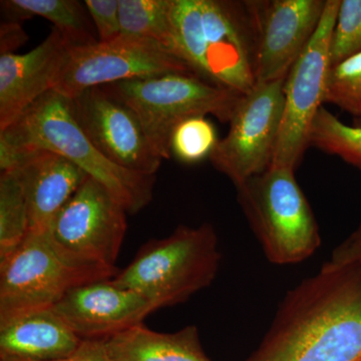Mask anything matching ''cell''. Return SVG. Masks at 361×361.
Wrapping results in <instances>:
<instances>
[{"label":"cell","instance_id":"1","mask_svg":"<svg viewBox=\"0 0 361 361\" xmlns=\"http://www.w3.org/2000/svg\"><path fill=\"white\" fill-rule=\"evenodd\" d=\"M245 361H361V265H323L285 295Z\"/></svg>","mask_w":361,"mask_h":361},{"label":"cell","instance_id":"2","mask_svg":"<svg viewBox=\"0 0 361 361\" xmlns=\"http://www.w3.org/2000/svg\"><path fill=\"white\" fill-rule=\"evenodd\" d=\"M49 151L65 157L103 185L128 214H137L153 198L155 176L130 172L111 163L80 128L70 97L51 90L6 130H0V167L18 154Z\"/></svg>","mask_w":361,"mask_h":361},{"label":"cell","instance_id":"3","mask_svg":"<svg viewBox=\"0 0 361 361\" xmlns=\"http://www.w3.org/2000/svg\"><path fill=\"white\" fill-rule=\"evenodd\" d=\"M172 54L192 73L244 96L256 85L254 35L245 2L172 0Z\"/></svg>","mask_w":361,"mask_h":361},{"label":"cell","instance_id":"4","mask_svg":"<svg viewBox=\"0 0 361 361\" xmlns=\"http://www.w3.org/2000/svg\"><path fill=\"white\" fill-rule=\"evenodd\" d=\"M215 229L180 225L170 236L142 245L111 281L145 297L157 310L185 302L215 280L221 262Z\"/></svg>","mask_w":361,"mask_h":361},{"label":"cell","instance_id":"5","mask_svg":"<svg viewBox=\"0 0 361 361\" xmlns=\"http://www.w3.org/2000/svg\"><path fill=\"white\" fill-rule=\"evenodd\" d=\"M294 173L270 167L236 187L240 206L273 264L302 262L322 244L314 214Z\"/></svg>","mask_w":361,"mask_h":361},{"label":"cell","instance_id":"6","mask_svg":"<svg viewBox=\"0 0 361 361\" xmlns=\"http://www.w3.org/2000/svg\"><path fill=\"white\" fill-rule=\"evenodd\" d=\"M118 272L71 257L47 231H30L16 250L0 261V324L49 310L75 287L111 279Z\"/></svg>","mask_w":361,"mask_h":361},{"label":"cell","instance_id":"7","mask_svg":"<svg viewBox=\"0 0 361 361\" xmlns=\"http://www.w3.org/2000/svg\"><path fill=\"white\" fill-rule=\"evenodd\" d=\"M101 87L134 111L163 160L171 158V135L177 125L207 115L229 123L242 97L194 73H168Z\"/></svg>","mask_w":361,"mask_h":361},{"label":"cell","instance_id":"8","mask_svg":"<svg viewBox=\"0 0 361 361\" xmlns=\"http://www.w3.org/2000/svg\"><path fill=\"white\" fill-rule=\"evenodd\" d=\"M339 6L341 0H327L317 30L285 78L283 116L271 167L295 170L310 146L313 121L324 103Z\"/></svg>","mask_w":361,"mask_h":361},{"label":"cell","instance_id":"9","mask_svg":"<svg viewBox=\"0 0 361 361\" xmlns=\"http://www.w3.org/2000/svg\"><path fill=\"white\" fill-rule=\"evenodd\" d=\"M285 78L257 82L237 104L228 134L219 140L211 163L235 187L271 167L284 111Z\"/></svg>","mask_w":361,"mask_h":361},{"label":"cell","instance_id":"10","mask_svg":"<svg viewBox=\"0 0 361 361\" xmlns=\"http://www.w3.org/2000/svg\"><path fill=\"white\" fill-rule=\"evenodd\" d=\"M168 73H193L158 42L121 35L108 42L71 47L52 90L73 99L92 87Z\"/></svg>","mask_w":361,"mask_h":361},{"label":"cell","instance_id":"11","mask_svg":"<svg viewBox=\"0 0 361 361\" xmlns=\"http://www.w3.org/2000/svg\"><path fill=\"white\" fill-rule=\"evenodd\" d=\"M127 214L120 202L89 176L47 232L71 257L87 264L116 268L127 232Z\"/></svg>","mask_w":361,"mask_h":361},{"label":"cell","instance_id":"12","mask_svg":"<svg viewBox=\"0 0 361 361\" xmlns=\"http://www.w3.org/2000/svg\"><path fill=\"white\" fill-rule=\"evenodd\" d=\"M326 1H244L253 30L256 84L286 78L317 30Z\"/></svg>","mask_w":361,"mask_h":361},{"label":"cell","instance_id":"13","mask_svg":"<svg viewBox=\"0 0 361 361\" xmlns=\"http://www.w3.org/2000/svg\"><path fill=\"white\" fill-rule=\"evenodd\" d=\"M71 99L80 128L108 160L137 174L155 176L163 159L134 111L101 87L85 90Z\"/></svg>","mask_w":361,"mask_h":361},{"label":"cell","instance_id":"14","mask_svg":"<svg viewBox=\"0 0 361 361\" xmlns=\"http://www.w3.org/2000/svg\"><path fill=\"white\" fill-rule=\"evenodd\" d=\"M52 310L82 341H106L142 324L157 310L145 297L111 279L75 287Z\"/></svg>","mask_w":361,"mask_h":361},{"label":"cell","instance_id":"15","mask_svg":"<svg viewBox=\"0 0 361 361\" xmlns=\"http://www.w3.org/2000/svg\"><path fill=\"white\" fill-rule=\"evenodd\" d=\"M71 47L65 35L52 27L49 37L32 51L0 54V130L54 89Z\"/></svg>","mask_w":361,"mask_h":361},{"label":"cell","instance_id":"16","mask_svg":"<svg viewBox=\"0 0 361 361\" xmlns=\"http://www.w3.org/2000/svg\"><path fill=\"white\" fill-rule=\"evenodd\" d=\"M0 169L18 176L27 205L30 231L35 232L49 230L59 211L89 177L73 161L49 151L18 154Z\"/></svg>","mask_w":361,"mask_h":361},{"label":"cell","instance_id":"17","mask_svg":"<svg viewBox=\"0 0 361 361\" xmlns=\"http://www.w3.org/2000/svg\"><path fill=\"white\" fill-rule=\"evenodd\" d=\"M82 341L52 308L25 313L0 324V358L59 360L75 353Z\"/></svg>","mask_w":361,"mask_h":361},{"label":"cell","instance_id":"18","mask_svg":"<svg viewBox=\"0 0 361 361\" xmlns=\"http://www.w3.org/2000/svg\"><path fill=\"white\" fill-rule=\"evenodd\" d=\"M104 342L111 361H210L195 325L161 334L140 324Z\"/></svg>","mask_w":361,"mask_h":361},{"label":"cell","instance_id":"19","mask_svg":"<svg viewBox=\"0 0 361 361\" xmlns=\"http://www.w3.org/2000/svg\"><path fill=\"white\" fill-rule=\"evenodd\" d=\"M0 4L6 20L23 23L40 16L51 21L71 47L99 42L87 7L77 0H4Z\"/></svg>","mask_w":361,"mask_h":361},{"label":"cell","instance_id":"20","mask_svg":"<svg viewBox=\"0 0 361 361\" xmlns=\"http://www.w3.org/2000/svg\"><path fill=\"white\" fill-rule=\"evenodd\" d=\"M172 0H120L121 35L158 42L172 54Z\"/></svg>","mask_w":361,"mask_h":361},{"label":"cell","instance_id":"21","mask_svg":"<svg viewBox=\"0 0 361 361\" xmlns=\"http://www.w3.org/2000/svg\"><path fill=\"white\" fill-rule=\"evenodd\" d=\"M30 232L27 205L13 171L0 174V261L11 255Z\"/></svg>","mask_w":361,"mask_h":361},{"label":"cell","instance_id":"22","mask_svg":"<svg viewBox=\"0 0 361 361\" xmlns=\"http://www.w3.org/2000/svg\"><path fill=\"white\" fill-rule=\"evenodd\" d=\"M308 142L361 170V126L346 125L322 106L313 121Z\"/></svg>","mask_w":361,"mask_h":361},{"label":"cell","instance_id":"23","mask_svg":"<svg viewBox=\"0 0 361 361\" xmlns=\"http://www.w3.org/2000/svg\"><path fill=\"white\" fill-rule=\"evenodd\" d=\"M217 130L205 116H192L180 122L170 139L171 157L180 163H200L211 155L217 146Z\"/></svg>","mask_w":361,"mask_h":361},{"label":"cell","instance_id":"24","mask_svg":"<svg viewBox=\"0 0 361 361\" xmlns=\"http://www.w3.org/2000/svg\"><path fill=\"white\" fill-rule=\"evenodd\" d=\"M324 103L336 104L361 126V52L331 66Z\"/></svg>","mask_w":361,"mask_h":361},{"label":"cell","instance_id":"25","mask_svg":"<svg viewBox=\"0 0 361 361\" xmlns=\"http://www.w3.org/2000/svg\"><path fill=\"white\" fill-rule=\"evenodd\" d=\"M361 52V0H341L330 44L331 66Z\"/></svg>","mask_w":361,"mask_h":361},{"label":"cell","instance_id":"26","mask_svg":"<svg viewBox=\"0 0 361 361\" xmlns=\"http://www.w3.org/2000/svg\"><path fill=\"white\" fill-rule=\"evenodd\" d=\"M99 42H108L121 35L120 0H85Z\"/></svg>","mask_w":361,"mask_h":361},{"label":"cell","instance_id":"27","mask_svg":"<svg viewBox=\"0 0 361 361\" xmlns=\"http://www.w3.org/2000/svg\"><path fill=\"white\" fill-rule=\"evenodd\" d=\"M325 265L339 266L345 264L361 265V224L348 239L334 249L331 258Z\"/></svg>","mask_w":361,"mask_h":361},{"label":"cell","instance_id":"28","mask_svg":"<svg viewBox=\"0 0 361 361\" xmlns=\"http://www.w3.org/2000/svg\"><path fill=\"white\" fill-rule=\"evenodd\" d=\"M28 40L20 21L4 20L0 26V54H14Z\"/></svg>","mask_w":361,"mask_h":361},{"label":"cell","instance_id":"29","mask_svg":"<svg viewBox=\"0 0 361 361\" xmlns=\"http://www.w3.org/2000/svg\"><path fill=\"white\" fill-rule=\"evenodd\" d=\"M0 361H35L16 360V358H0ZM49 361H111L108 355L104 341H84L75 353L59 360Z\"/></svg>","mask_w":361,"mask_h":361}]
</instances>
